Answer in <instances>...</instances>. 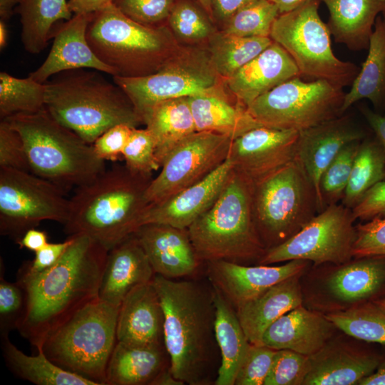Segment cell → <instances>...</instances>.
Masks as SVG:
<instances>
[{"label": "cell", "instance_id": "cell-18", "mask_svg": "<svg viewBox=\"0 0 385 385\" xmlns=\"http://www.w3.org/2000/svg\"><path fill=\"white\" fill-rule=\"evenodd\" d=\"M206 264L208 281L236 309L273 285L306 272L310 262L292 260L279 266H247L226 260Z\"/></svg>", "mask_w": 385, "mask_h": 385}, {"label": "cell", "instance_id": "cell-49", "mask_svg": "<svg viewBox=\"0 0 385 385\" xmlns=\"http://www.w3.org/2000/svg\"><path fill=\"white\" fill-rule=\"evenodd\" d=\"M0 168L31 172L24 140L5 120L0 122Z\"/></svg>", "mask_w": 385, "mask_h": 385}, {"label": "cell", "instance_id": "cell-23", "mask_svg": "<svg viewBox=\"0 0 385 385\" xmlns=\"http://www.w3.org/2000/svg\"><path fill=\"white\" fill-rule=\"evenodd\" d=\"M106 385H183L170 371L165 346L116 342L106 371Z\"/></svg>", "mask_w": 385, "mask_h": 385}, {"label": "cell", "instance_id": "cell-42", "mask_svg": "<svg viewBox=\"0 0 385 385\" xmlns=\"http://www.w3.org/2000/svg\"><path fill=\"white\" fill-rule=\"evenodd\" d=\"M270 0H255L236 11L223 25V33L242 37H270L279 15Z\"/></svg>", "mask_w": 385, "mask_h": 385}, {"label": "cell", "instance_id": "cell-7", "mask_svg": "<svg viewBox=\"0 0 385 385\" xmlns=\"http://www.w3.org/2000/svg\"><path fill=\"white\" fill-rule=\"evenodd\" d=\"M188 230L201 262H257L267 250L254 221L252 183L235 170L216 201Z\"/></svg>", "mask_w": 385, "mask_h": 385}, {"label": "cell", "instance_id": "cell-16", "mask_svg": "<svg viewBox=\"0 0 385 385\" xmlns=\"http://www.w3.org/2000/svg\"><path fill=\"white\" fill-rule=\"evenodd\" d=\"M232 140L206 131H196L183 140L149 183L148 204L163 201L207 177L227 158Z\"/></svg>", "mask_w": 385, "mask_h": 385}, {"label": "cell", "instance_id": "cell-35", "mask_svg": "<svg viewBox=\"0 0 385 385\" xmlns=\"http://www.w3.org/2000/svg\"><path fill=\"white\" fill-rule=\"evenodd\" d=\"M5 361L14 374L37 385H97L80 375L68 371L52 362L42 349L29 356L19 349L9 336L0 337Z\"/></svg>", "mask_w": 385, "mask_h": 385}, {"label": "cell", "instance_id": "cell-31", "mask_svg": "<svg viewBox=\"0 0 385 385\" xmlns=\"http://www.w3.org/2000/svg\"><path fill=\"white\" fill-rule=\"evenodd\" d=\"M329 19L327 26L335 41L352 51L366 49L385 0H322Z\"/></svg>", "mask_w": 385, "mask_h": 385}, {"label": "cell", "instance_id": "cell-48", "mask_svg": "<svg viewBox=\"0 0 385 385\" xmlns=\"http://www.w3.org/2000/svg\"><path fill=\"white\" fill-rule=\"evenodd\" d=\"M276 349L251 344L237 374L235 385H264Z\"/></svg>", "mask_w": 385, "mask_h": 385}, {"label": "cell", "instance_id": "cell-26", "mask_svg": "<svg viewBox=\"0 0 385 385\" xmlns=\"http://www.w3.org/2000/svg\"><path fill=\"white\" fill-rule=\"evenodd\" d=\"M116 339L134 345L165 346L164 313L153 281L133 288L122 302Z\"/></svg>", "mask_w": 385, "mask_h": 385}, {"label": "cell", "instance_id": "cell-58", "mask_svg": "<svg viewBox=\"0 0 385 385\" xmlns=\"http://www.w3.org/2000/svg\"><path fill=\"white\" fill-rule=\"evenodd\" d=\"M359 385H385V355L382 356L376 370L363 379Z\"/></svg>", "mask_w": 385, "mask_h": 385}, {"label": "cell", "instance_id": "cell-37", "mask_svg": "<svg viewBox=\"0 0 385 385\" xmlns=\"http://www.w3.org/2000/svg\"><path fill=\"white\" fill-rule=\"evenodd\" d=\"M272 42L270 37H242L217 31L205 46L217 73L225 80Z\"/></svg>", "mask_w": 385, "mask_h": 385}, {"label": "cell", "instance_id": "cell-63", "mask_svg": "<svg viewBox=\"0 0 385 385\" xmlns=\"http://www.w3.org/2000/svg\"><path fill=\"white\" fill-rule=\"evenodd\" d=\"M374 302L385 312V297L375 300Z\"/></svg>", "mask_w": 385, "mask_h": 385}, {"label": "cell", "instance_id": "cell-33", "mask_svg": "<svg viewBox=\"0 0 385 385\" xmlns=\"http://www.w3.org/2000/svg\"><path fill=\"white\" fill-rule=\"evenodd\" d=\"M214 288V287H213ZM215 337L220 365L215 385H235L237 374L251 344L248 341L232 305L215 288Z\"/></svg>", "mask_w": 385, "mask_h": 385}, {"label": "cell", "instance_id": "cell-64", "mask_svg": "<svg viewBox=\"0 0 385 385\" xmlns=\"http://www.w3.org/2000/svg\"><path fill=\"white\" fill-rule=\"evenodd\" d=\"M382 18L384 19V20L385 21V9L384 11L382 12Z\"/></svg>", "mask_w": 385, "mask_h": 385}, {"label": "cell", "instance_id": "cell-6", "mask_svg": "<svg viewBox=\"0 0 385 385\" xmlns=\"http://www.w3.org/2000/svg\"><path fill=\"white\" fill-rule=\"evenodd\" d=\"M2 120L21 135L31 173L66 192L91 182L106 170L93 145L58 123L45 108Z\"/></svg>", "mask_w": 385, "mask_h": 385}, {"label": "cell", "instance_id": "cell-61", "mask_svg": "<svg viewBox=\"0 0 385 385\" xmlns=\"http://www.w3.org/2000/svg\"><path fill=\"white\" fill-rule=\"evenodd\" d=\"M8 38V30L5 21L1 19L0 21V48L3 49L6 43Z\"/></svg>", "mask_w": 385, "mask_h": 385}, {"label": "cell", "instance_id": "cell-1", "mask_svg": "<svg viewBox=\"0 0 385 385\" xmlns=\"http://www.w3.org/2000/svg\"><path fill=\"white\" fill-rule=\"evenodd\" d=\"M72 243L59 260L36 274L19 269L16 282L26 294L20 334L36 347L86 304L98 297L108 250L85 235Z\"/></svg>", "mask_w": 385, "mask_h": 385}, {"label": "cell", "instance_id": "cell-29", "mask_svg": "<svg viewBox=\"0 0 385 385\" xmlns=\"http://www.w3.org/2000/svg\"><path fill=\"white\" fill-rule=\"evenodd\" d=\"M196 131L212 132L234 140L263 126L226 89L224 83L212 91L188 97Z\"/></svg>", "mask_w": 385, "mask_h": 385}, {"label": "cell", "instance_id": "cell-21", "mask_svg": "<svg viewBox=\"0 0 385 385\" xmlns=\"http://www.w3.org/2000/svg\"><path fill=\"white\" fill-rule=\"evenodd\" d=\"M93 14H75L62 24L53 33V42L44 62L29 76L43 83L61 72L81 68L115 76V71L101 61L88 44L86 31Z\"/></svg>", "mask_w": 385, "mask_h": 385}, {"label": "cell", "instance_id": "cell-60", "mask_svg": "<svg viewBox=\"0 0 385 385\" xmlns=\"http://www.w3.org/2000/svg\"><path fill=\"white\" fill-rule=\"evenodd\" d=\"M22 0H0L1 19L6 21L13 14L14 8L17 6Z\"/></svg>", "mask_w": 385, "mask_h": 385}, {"label": "cell", "instance_id": "cell-27", "mask_svg": "<svg viewBox=\"0 0 385 385\" xmlns=\"http://www.w3.org/2000/svg\"><path fill=\"white\" fill-rule=\"evenodd\" d=\"M337 329L324 314L302 304L272 323L264 332L260 345L309 356L332 338Z\"/></svg>", "mask_w": 385, "mask_h": 385}, {"label": "cell", "instance_id": "cell-53", "mask_svg": "<svg viewBox=\"0 0 385 385\" xmlns=\"http://www.w3.org/2000/svg\"><path fill=\"white\" fill-rule=\"evenodd\" d=\"M73 240V237L69 236L62 242H48L35 252V257L32 261L24 262L20 269L30 274H36L51 267L62 257Z\"/></svg>", "mask_w": 385, "mask_h": 385}, {"label": "cell", "instance_id": "cell-13", "mask_svg": "<svg viewBox=\"0 0 385 385\" xmlns=\"http://www.w3.org/2000/svg\"><path fill=\"white\" fill-rule=\"evenodd\" d=\"M56 184L31 172L0 168V233L16 242L44 220L64 225L70 198Z\"/></svg>", "mask_w": 385, "mask_h": 385}, {"label": "cell", "instance_id": "cell-19", "mask_svg": "<svg viewBox=\"0 0 385 385\" xmlns=\"http://www.w3.org/2000/svg\"><path fill=\"white\" fill-rule=\"evenodd\" d=\"M381 354L359 344L331 338L309 356V370L303 385H354L373 374Z\"/></svg>", "mask_w": 385, "mask_h": 385}, {"label": "cell", "instance_id": "cell-9", "mask_svg": "<svg viewBox=\"0 0 385 385\" xmlns=\"http://www.w3.org/2000/svg\"><path fill=\"white\" fill-rule=\"evenodd\" d=\"M255 224L266 249L287 241L319 212L316 188L300 160L252 184Z\"/></svg>", "mask_w": 385, "mask_h": 385}, {"label": "cell", "instance_id": "cell-11", "mask_svg": "<svg viewBox=\"0 0 385 385\" xmlns=\"http://www.w3.org/2000/svg\"><path fill=\"white\" fill-rule=\"evenodd\" d=\"M345 93L327 80L289 79L255 99L248 107L262 125L301 131L339 117Z\"/></svg>", "mask_w": 385, "mask_h": 385}, {"label": "cell", "instance_id": "cell-14", "mask_svg": "<svg viewBox=\"0 0 385 385\" xmlns=\"http://www.w3.org/2000/svg\"><path fill=\"white\" fill-rule=\"evenodd\" d=\"M355 220L351 209L342 203L330 205L287 241L267 249L257 264L292 260H307L314 266L345 263L354 257Z\"/></svg>", "mask_w": 385, "mask_h": 385}, {"label": "cell", "instance_id": "cell-41", "mask_svg": "<svg viewBox=\"0 0 385 385\" xmlns=\"http://www.w3.org/2000/svg\"><path fill=\"white\" fill-rule=\"evenodd\" d=\"M167 21L177 40L184 46L206 45L217 31L210 16L188 0L175 1Z\"/></svg>", "mask_w": 385, "mask_h": 385}, {"label": "cell", "instance_id": "cell-3", "mask_svg": "<svg viewBox=\"0 0 385 385\" xmlns=\"http://www.w3.org/2000/svg\"><path fill=\"white\" fill-rule=\"evenodd\" d=\"M152 179L125 165L106 169L76 188L65 232L69 236L87 235L109 251L140 227L148 205L145 191Z\"/></svg>", "mask_w": 385, "mask_h": 385}, {"label": "cell", "instance_id": "cell-38", "mask_svg": "<svg viewBox=\"0 0 385 385\" xmlns=\"http://www.w3.org/2000/svg\"><path fill=\"white\" fill-rule=\"evenodd\" d=\"M385 177V155L377 139L361 140L342 202L353 208L364 195Z\"/></svg>", "mask_w": 385, "mask_h": 385}, {"label": "cell", "instance_id": "cell-52", "mask_svg": "<svg viewBox=\"0 0 385 385\" xmlns=\"http://www.w3.org/2000/svg\"><path fill=\"white\" fill-rule=\"evenodd\" d=\"M354 218L369 221L385 217V180L372 186L351 208Z\"/></svg>", "mask_w": 385, "mask_h": 385}, {"label": "cell", "instance_id": "cell-34", "mask_svg": "<svg viewBox=\"0 0 385 385\" xmlns=\"http://www.w3.org/2000/svg\"><path fill=\"white\" fill-rule=\"evenodd\" d=\"M368 55L360 71L345 93L342 113L356 102L366 98L376 107L385 106V21L376 19L369 40Z\"/></svg>", "mask_w": 385, "mask_h": 385}, {"label": "cell", "instance_id": "cell-2", "mask_svg": "<svg viewBox=\"0 0 385 385\" xmlns=\"http://www.w3.org/2000/svg\"><path fill=\"white\" fill-rule=\"evenodd\" d=\"M164 313L165 346L170 371L183 384H215L220 365L215 337V289L199 279L155 274Z\"/></svg>", "mask_w": 385, "mask_h": 385}, {"label": "cell", "instance_id": "cell-44", "mask_svg": "<svg viewBox=\"0 0 385 385\" xmlns=\"http://www.w3.org/2000/svg\"><path fill=\"white\" fill-rule=\"evenodd\" d=\"M123 158L130 171L140 175H151L160 168L156 157L155 139L148 128L132 129Z\"/></svg>", "mask_w": 385, "mask_h": 385}, {"label": "cell", "instance_id": "cell-47", "mask_svg": "<svg viewBox=\"0 0 385 385\" xmlns=\"http://www.w3.org/2000/svg\"><path fill=\"white\" fill-rule=\"evenodd\" d=\"M175 0H113V3L130 19L150 26L167 21Z\"/></svg>", "mask_w": 385, "mask_h": 385}, {"label": "cell", "instance_id": "cell-45", "mask_svg": "<svg viewBox=\"0 0 385 385\" xmlns=\"http://www.w3.org/2000/svg\"><path fill=\"white\" fill-rule=\"evenodd\" d=\"M0 337L21 326L26 312V294L19 282H11L4 278V267L0 262Z\"/></svg>", "mask_w": 385, "mask_h": 385}, {"label": "cell", "instance_id": "cell-56", "mask_svg": "<svg viewBox=\"0 0 385 385\" xmlns=\"http://www.w3.org/2000/svg\"><path fill=\"white\" fill-rule=\"evenodd\" d=\"M361 111L374 132L385 155V115L372 111L366 107L361 108Z\"/></svg>", "mask_w": 385, "mask_h": 385}, {"label": "cell", "instance_id": "cell-55", "mask_svg": "<svg viewBox=\"0 0 385 385\" xmlns=\"http://www.w3.org/2000/svg\"><path fill=\"white\" fill-rule=\"evenodd\" d=\"M48 235L45 231L36 228L28 230L16 243L19 248L37 252L48 243Z\"/></svg>", "mask_w": 385, "mask_h": 385}, {"label": "cell", "instance_id": "cell-28", "mask_svg": "<svg viewBox=\"0 0 385 385\" xmlns=\"http://www.w3.org/2000/svg\"><path fill=\"white\" fill-rule=\"evenodd\" d=\"M155 273L134 234L108 252L98 297L120 306L135 287L153 281Z\"/></svg>", "mask_w": 385, "mask_h": 385}, {"label": "cell", "instance_id": "cell-57", "mask_svg": "<svg viewBox=\"0 0 385 385\" xmlns=\"http://www.w3.org/2000/svg\"><path fill=\"white\" fill-rule=\"evenodd\" d=\"M111 2L113 0H69L68 3L71 11L78 14L96 13Z\"/></svg>", "mask_w": 385, "mask_h": 385}, {"label": "cell", "instance_id": "cell-30", "mask_svg": "<svg viewBox=\"0 0 385 385\" xmlns=\"http://www.w3.org/2000/svg\"><path fill=\"white\" fill-rule=\"evenodd\" d=\"M304 273L273 285L235 309L250 344L260 345L264 332L272 323L285 313L303 304L301 277Z\"/></svg>", "mask_w": 385, "mask_h": 385}, {"label": "cell", "instance_id": "cell-12", "mask_svg": "<svg viewBox=\"0 0 385 385\" xmlns=\"http://www.w3.org/2000/svg\"><path fill=\"white\" fill-rule=\"evenodd\" d=\"M112 77L140 117L160 101L205 93L220 86L225 81L217 73L205 45L183 46L160 70L150 75Z\"/></svg>", "mask_w": 385, "mask_h": 385}, {"label": "cell", "instance_id": "cell-4", "mask_svg": "<svg viewBox=\"0 0 385 385\" xmlns=\"http://www.w3.org/2000/svg\"><path fill=\"white\" fill-rule=\"evenodd\" d=\"M101 71L81 68L61 72L45 83V108L58 123L93 144L118 124L143 123L132 102Z\"/></svg>", "mask_w": 385, "mask_h": 385}, {"label": "cell", "instance_id": "cell-17", "mask_svg": "<svg viewBox=\"0 0 385 385\" xmlns=\"http://www.w3.org/2000/svg\"><path fill=\"white\" fill-rule=\"evenodd\" d=\"M298 137L297 130L260 126L232 140L227 157L253 184L297 158Z\"/></svg>", "mask_w": 385, "mask_h": 385}, {"label": "cell", "instance_id": "cell-5", "mask_svg": "<svg viewBox=\"0 0 385 385\" xmlns=\"http://www.w3.org/2000/svg\"><path fill=\"white\" fill-rule=\"evenodd\" d=\"M86 38L100 60L125 78L157 72L184 46L168 26L138 23L113 2L93 13Z\"/></svg>", "mask_w": 385, "mask_h": 385}, {"label": "cell", "instance_id": "cell-36", "mask_svg": "<svg viewBox=\"0 0 385 385\" xmlns=\"http://www.w3.org/2000/svg\"><path fill=\"white\" fill-rule=\"evenodd\" d=\"M21 24V40L24 49L37 54L47 46L53 26L72 18L66 0H22L17 6Z\"/></svg>", "mask_w": 385, "mask_h": 385}, {"label": "cell", "instance_id": "cell-46", "mask_svg": "<svg viewBox=\"0 0 385 385\" xmlns=\"http://www.w3.org/2000/svg\"><path fill=\"white\" fill-rule=\"evenodd\" d=\"M309 370V356L289 349H278L264 385H303Z\"/></svg>", "mask_w": 385, "mask_h": 385}, {"label": "cell", "instance_id": "cell-62", "mask_svg": "<svg viewBox=\"0 0 385 385\" xmlns=\"http://www.w3.org/2000/svg\"><path fill=\"white\" fill-rule=\"evenodd\" d=\"M202 9L205 10V11L210 16V18L213 19L212 15V0H196Z\"/></svg>", "mask_w": 385, "mask_h": 385}, {"label": "cell", "instance_id": "cell-50", "mask_svg": "<svg viewBox=\"0 0 385 385\" xmlns=\"http://www.w3.org/2000/svg\"><path fill=\"white\" fill-rule=\"evenodd\" d=\"M355 228L354 257L369 255L385 256V217L357 224Z\"/></svg>", "mask_w": 385, "mask_h": 385}, {"label": "cell", "instance_id": "cell-39", "mask_svg": "<svg viewBox=\"0 0 385 385\" xmlns=\"http://www.w3.org/2000/svg\"><path fill=\"white\" fill-rule=\"evenodd\" d=\"M324 315L347 336L385 345V312L374 302Z\"/></svg>", "mask_w": 385, "mask_h": 385}, {"label": "cell", "instance_id": "cell-10", "mask_svg": "<svg viewBox=\"0 0 385 385\" xmlns=\"http://www.w3.org/2000/svg\"><path fill=\"white\" fill-rule=\"evenodd\" d=\"M319 1L308 0L280 14L270 37L289 54L301 76L327 80L343 88L352 84L360 69L334 55L330 31L319 14Z\"/></svg>", "mask_w": 385, "mask_h": 385}, {"label": "cell", "instance_id": "cell-20", "mask_svg": "<svg viewBox=\"0 0 385 385\" xmlns=\"http://www.w3.org/2000/svg\"><path fill=\"white\" fill-rule=\"evenodd\" d=\"M233 170V165L227 157L202 180L163 201L148 204L142 214L140 227L157 223L188 229L216 201Z\"/></svg>", "mask_w": 385, "mask_h": 385}, {"label": "cell", "instance_id": "cell-54", "mask_svg": "<svg viewBox=\"0 0 385 385\" xmlns=\"http://www.w3.org/2000/svg\"><path fill=\"white\" fill-rule=\"evenodd\" d=\"M255 0H212V15L223 25L239 9Z\"/></svg>", "mask_w": 385, "mask_h": 385}, {"label": "cell", "instance_id": "cell-32", "mask_svg": "<svg viewBox=\"0 0 385 385\" xmlns=\"http://www.w3.org/2000/svg\"><path fill=\"white\" fill-rule=\"evenodd\" d=\"M141 118L155 139L160 168L168 154L183 140L196 132L188 97L160 101L147 109Z\"/></svg>", "mask_w": 385, "mask_h": 385}, {"label": "cell", "instance_id": "cell-24", "mask_svg": "<svg viewBox=\"0 0 385 385\" xmlns=\"http://www.w3.org/2000/svg\"><path fill=\"white\" fill-rule=\"evenodd\" d=\"M365 138V131L344 115L299 131L297 158L314 183L318 199L319 180L326 168L344 147Z\"/></svg>", "mask_w": 385, "mask_h": 385}, {"label": "cell", "instance_id": "cell-43", "mask_svg": "<svg viewBox=\"0 0 385 385\" xmlns=\"http://www.w3.org/2000/svg\"><path fill=\"white\" fill-rule=\"evenodd\" d=\"M361 142H351L344 147L322 174L319 183V212L343 199Z\"/></svg>", "mask_w": 385, "mask_h": 385}, {"label": "cell", "instance_id": "cell-15", "mask_svg": "<svg viewBox=\"0 0 385 385\" xmlns=\"http://www.w3.org/2000/svg\"><path fill=\"white\" fill-rule=\"evenodd\" d=\"M318 274V273H317ZM307 307L323 314L344 311L385 297V256L354 257L333 265L302 287Z\"/></svg>", "mask_w": 385, "mask_h": 385}, {"label": "cell", "instance_id": "cell-51", "mask_svg": "<svg viewBox=\"0 0 385 385\" xmlns=\"http://www.w3.org/2000/svg\"><path fill=\"white\" fill-rule=\"evenodd\" d=\"M133 128L126 124L112 126L92 144L96 155L103 161H117L123 152Z\"/></svg>", "mask_w": 385, "mask_h": 385}, {"label": "cell", "instance_id": "cell-25", "mask_svg": "<svg viewBox=\"0 0 385 385\" xmlns=\"http://www.w3.org/2000/svg\"><path fill=\"white\" fill-rule=\"evenodd\" d=\"M301 73L289 54L272 42L259 55L225 79L226 89L248 107L255 99Z\"/></svg>", "mask_w": 385, "mask_h": 385}, {"label": "cell", "instance_id": "cell-22", "mask_svg": "<svg viewBox=\"0 0 385 385\" xmlns=\"http://www.w3.org/2000/svg\"><path fill=\"white\" fill-rule=\"evenodd\" d=\"M134 235L155 274L173 279L190 277L201 262L188 229L150 223L140 226Z\"/></svg>", "mask_w": 385, "mask_h": 385}, {"label": "cell", "instance_id": "cell-40", "mask_svg": "<svg viewBox=\"0 0 385 385\" xmlns=\"http://www.w3.org/2000/svg\"><path fill=\"white\" fill-rule=\"evenodd\" d=\"M46 86L29 76L25 78L0 73V118L30 113L45 108Z\"/></svg>", "mask_w": 385, "mask_h": 385}, {"label": "cell", "instance_id": "cell-8", "mask_svg": "<svg viewBox=\"0 0 385 385\" xmlns=\"http://www.w3.org/2000/svg\"><path fill=\"white\" fill-rule=\"evenodd\" d=\"M120 306L90 302L58 327L42 350L59 367L106 385L107 365L116 344Z\"/></svg>", "mask_w": 385, "mask_h": 385}, {"label": "cell", "instance_id": "cell-59", "mask_svg": "<svg viewBox=\"0 0 385 385\" xmlns=\"http://www.w3.org/2000/svg\"><path fill=\"white\" fill-rule=\"evenodd\" d=\"M274 3L279 11V14L292 11L305 3L308 0H270Z\"/></svg>", "mask_w": 385, "mask_h": 385}]
</instances>
